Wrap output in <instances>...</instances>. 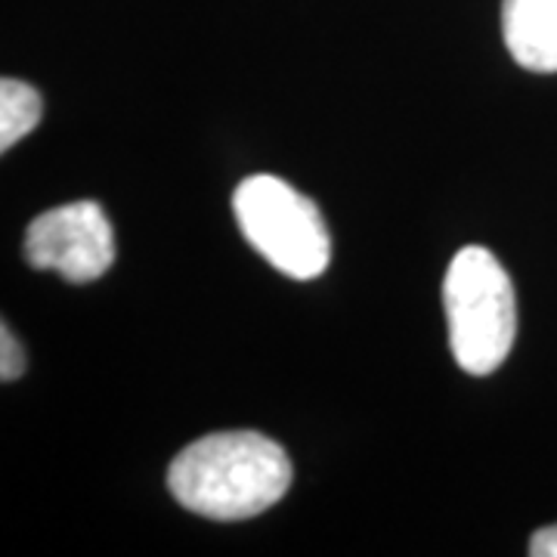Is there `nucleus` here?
Segmentation results:
<instances>
[{"label": "nucleus", "instance_id": "1", "mask_svg": "<svg viewBox=\"0 0 557 557\" xmlns=\"http://www.w3.org/2000/svg\"><path fill=\"white\" fill-rule=\"evenodd\" d=\"M292 486V461L258 431H223L189 443L168 468V490L193 515L248 520Z\"/></svg>", "mask_w": 557, "mask_h": 557}, {"label": "nucleus", "instance_id": "2", "mask_svg": "<svg viewBox=\"0 0 557 557\" xmlns=\"http://www.w3.org/2000/svg\"><path fill=\"white\" fill-rule=\"evenodd\" d=\"M443 310L449 347L468 375H493L508 359L518 335L515 285L483 245L461 248L443 278Z\"/></svg>", "mask_w": 557, "mask_h": 557}, {"label": "nucleus", "instance_id": "3", "mask_svg": "<svg viewBox=\"0 0 557 557\" xmlns=\"http://www.w3.org/2000/svg\"><path fill=\"white\" fill-rule=\"evenodd\" d=\"M242 236L288 278H317L332 260V236L317 201L273 174L242 180L233 193Z\"/></svg>", "mask_w": 557, "mask_h": 557}, {"label": "nucleus", "instance_id": "4", "mask_svg": "<svg viewBox=\"0 0 557 557\" xmlns=\"http://www.w3.org/2000/svg\"><path fill=\"white\" fill-rule=\"evenodd\" d=\"M25 260L35 270H53L84 285L115 263V233L97 201L84 199L53 208L28 223Z\"/></svg>", "mask_w": 557, "mask_h": 557}, {"label": "nucleus", "instance_id": "5", "mask_svg": "<svg viewBox=\"0 0 557 557\" xmlns=\"http://www.w3.org/2000/svg\"><path fill=\"white\" fill-rule=\"evenodd\" d=\"M502 38L520 69L557 72V0H502Z\"/></svg>", "mask_w": 557, "mask_h": 557}, {"label": "nucleus", "instance_id": "6", "mask_svg": "<svg viewBox=\"0 0 557 557\" xmlns=\"http://www.w3.org/2000/svg\"><path fill=\"white\" fill-rule=\"evenodd\" d=\"M44 102L40 94L20 78L0 81V152L13 149L38 127Z\"/></svg>", "mask_w": 557, "mask_h": 557}, {"label": "nucleus", "instance_id": "7", "mask_svg": "<svg viewBox=\"0 0 557 557\" xmlns=\"http://www.w3.org/2000/svg\"><path fill=\"white\" fill-rule=\"evenodd\" d=\"M25 372V350H22L20 338L10 332V325L0 329V379L16 381Z\"/></svg>", "mask_w": 557, "mask_h": 557}, {"label": "nucleus", "instance_id": "8", "mask_svg": "<svg viewBox=\"0 0 557 557\" xmlns=\"http://www.w3.org/2000/svg\"><path fill=\"white\" fill-rule=\"evenodd\" d=\"M530 555L533 557H557V523L542 527L539 533L530 539Z\"/></svg>", "mask_w": 557, "mask_h": 557}]
</instances>
